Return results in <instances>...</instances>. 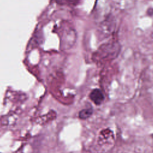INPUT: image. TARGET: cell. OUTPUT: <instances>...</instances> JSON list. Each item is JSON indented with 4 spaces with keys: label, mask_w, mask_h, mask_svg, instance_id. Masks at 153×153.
Segmentation results:
<instances>
[{
    "label": "cell",
    "mask_w": 153,
    "mask_h": 153,
    "mask_svg": "<svg viewBox=\"0 0 153 153\" xmlns=\"http://www.w3.org/2000/svg\"><path fill=\"white\" fill-rule=\"evenodd\" d=\"M120 46L117 42H108L102 45L99 47L97 53L104 58L116 57L120 51Z\"/></svg>",
    "instance_id": "cell-1"
},
{
    "label": "cell",
    "mask_w": 153,
    "mask_h": 153,
    "mask_svg": "<svg viewBox=\"0 0 153 153\" xmlns=\"http://www.w3.org/2000/svg\"><path fill=\"white\" fill-rule=\"evenodd\" d=\"M89 97L97 105H100L104 100L105 97L102 91L99 88L93 89L89 94Z\"/></svg>",
    "instance_id": "cell-2"
},
{
    "label": "cell",
    "mask_w": 153,
    "mask_h": 153,
    "mask_svg": "<svg viewBox=\"0 0 153 153\" xmlns=\"http://www.w3.org/2000/svg\"><path fill=\"white\" fill-rule=\"evenodd\" d=\"M93 114V109L91 108H86L83 109L81 111H79L78 117L80 119L85 120L89 118Z\"/></svg>",
    "instance_id": "cell-3"
},
{
    "label": "cell",
    "mask_w": 153,
    "mask_h": 153,
    "mask_svg": "<svg viewBox=\"0 0 153 153\" xmlns=\"http://www.w3.org/2000/svg\"><path fill=\"white\" fill-rule=\"evenodd\" d=\"M70 2H72V3H74V2H78L79 0H69Z\"/></svg>",
    "instance_id": "cell-4"
}]
</instances>
